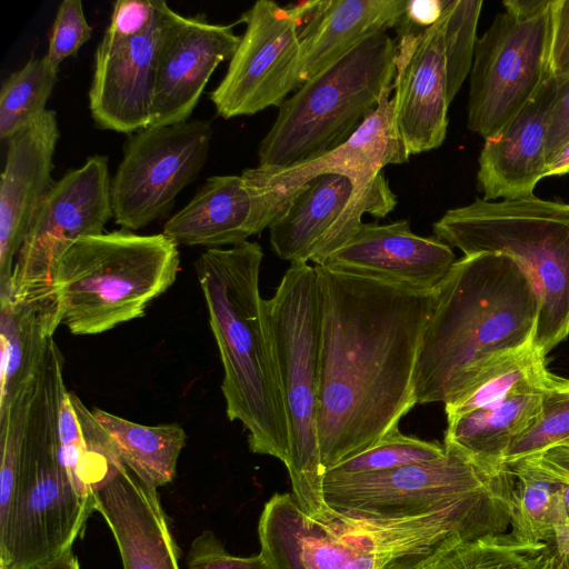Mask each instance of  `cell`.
Instances as JSON below:
<instances>
[{
  "mask_svg": "<svg viewBox=\"0 0 569 569\" xmlns=\"http://www.w3.org/2000/svg\"><path fill=\"white\" fill-rule=\"evenodd\" d=\"M240 39L232 24L174 12L160 50L149 127L188 121L211 74L232 58Z\"/></svg>",
  "mask_w": 569,
  "mask_h": 569,
  "instance_id": "obj_18",
  "label": "cell"
},
{
  "mask_svg": "<svg viewBox=\"0 0 569 569\" xmlns=\"http://www.w3.org/2000/svg\"><path fill=\"white\" fill-rule=\"evenodd\" d=\"M396 58L395 39L379 33L303 82L278 107L258 167L300 166L342 144L393 87Z\"/></svg>",
  "mask_w": 569,
  "mask_h": 569,
  "instance_id": "obj_7",
  "label": "cell"
},
{
  "mask_svg": "<svg viewBox=\"0 0 569 569\" xmlns=\"http://www.w3.org/2000/svg\"><path fill=\"white\" fill-rule=\"evenodd\" d=\"M267 330L284 405L289 455L284 463L303 511L327 525L335 513L322 495L317 415L319 399V298L315 267L290 263L270 299Z\"/></svg>",
  "mask_w": 569,
  "mask_h": 569,
  "instance_id": "obj_8",
  "label": "cell"
},
{
  "mask_svg": "<svg viewBox=\"0 0 569 569\" xmlns=\"http://www.w3.org/2000/svg\"><path fill=\"white\" fill-rule=\"evenodd\" d=\"M560 80L559 96L549 120L546 141L547 162L569 140V78Z\"/></svg>",
  "mask_w": 569,
  "mask_h": 569,
  "instance_id": "obj_40",
  "label": "cell"
},
{
  "mask_svg": "<svg viewBox=\"0 0 569 569\" xmlns=\"http://www.w3.org/2000/svg\"><path fill=\"white\" fill-rule=\"evenodd\" d=\"M161 0H119L113 4L104 33L113 38H132L148 31L160 9Z\"/></svg>",
  "mask_w": 569,
  "mask_h": 569,
  "instance_id": "obj_38",
  "label": "cell"
},
{
  "mask_svg": "<svg viewBox=\"0 0 569 569\" xmlns=\"http://www.w3.org/2000/svg\"><path fill=\"white\" fill-rule=\"evenodd\" d=\"M92 29L87 22L80 0H63L57 11L46 58L59 70L60 64L91 38Z\"/></svg>",
  "mask_w": 569,
  "mask_h": 569,
  "instance_id": "obj_36",
  "label": "cell"
},
{
  "mask_svg": "<svg viewBox=\"0 0 569 569\" xmlns=\"http://www.w3.org/2000/svg\"><path fill=\"white\" fill-rule=\"evenodd\" d=\"M113 218L108 158L94 154L54 181L39 203L17 254L10 288L13 301L54 298L56 263L76 240L104 232Z\"/></svg>",
  "mask_w": 569,
  "mask_h": 569,
  "instance_id": "obj_11",
  "label": "cell"
},
{
  "mask_svg": "<svg viewBox=\"0 0 569 569\" xmlns=\"http://www.w3.org/2000/svg\"><path fill=\"white\" fill-rule=\"evenodd\" d=\"M212 136L210 121L198 119L129 134L111 178L114 222L133 231L170 212L202 170Z\"/></svg>",
  "mask_w": 569,
  "mask_h": 569,
  "instance_id": "obj_12",
  "label": "cell"
},
{
  "mask_svg": "<svg viewBox=\"0 0 569 569\" xmlns=\"http://www.w3.org/2000/svg\"><path fill=\"white\" fill-rule=\"evenodd\" d=\"M262 259L261 247L244 241L207 249L193 266L223 368L227 417L241 422L251 452L284 465L289 432L259 290Z\"/></svg>",
  "mask_w": 569,
  "mask_h": 569,
  "instance_id": "obj_3",
  "label": "cell"
},
{
  "mask_svg": "<svg viewBox=\"0 0 569 569\" xmlns=\"http://www.w3.org/2000/svg\"><path fill=\"white\" fill-rule=\"evenodd\" d=\"M0 309V409H3L34 380L61 321L54 298L18 302L1 297Z\"/></svg>",
  "mask_w": 569,
  "mask_h": 569,
  "instance_id": "obj_27",
  "label": "cell"
},
{
  "mask_svg": "<svg viewBox=\"0 0 569 569\" xmlns=\"http://www.w3.org/2000/svg\"><path fill=\"white\" fill-rule=\"evenodd\" d=\"M58 71L46 56L29 60L10 74L0 90V139L8 140L43 113Z\"/></svg>",
  "mask_w": 569,
  "mask_h": 569,
  "instance_id": "obj_32",
  "label": "cell"
},
{
  "mask_svg": "<svg viewBox=\"0 0 569 569\" xmlns=\"http://www.w3.org/2000/svg\"><path fill=\"white\" fill-rule=\"evenodd\" d=\"M297 192L258 184L243 173L213 176L167 220L162 233L178 246H234L269 228Z\"/></svg>",
  "mask_w": 569,
  "mask_h": 569,
  "instance_id": "obj_17",
  "label": "cell"
},
{
  "mask_svg": "<svg viewBox=\"0 0 569 569\" xmlns=\"http://www.w3.org/2000/svg\"><path fill=\"white\" fill-rule=\"evenodd\" d=\"M508 468L516 479L511 536L523 543L553 545V527L566 510L562 482L533 458L519 460Z\"/></svg>",
  "mask_w": 569,
  "mask_h": 569,
  "instance_id": "obj_30",
  "label": "cell"
},
{
  "mask_svg": "<svg viewBox=\"0 0 569 569\" xmlns=\"http://www.w3.org/2000/svg\"><path fill=\"white\" fill-rule=\"evenodd\" d=\"M94 510L106 520L123 569H180L179 550L158 493L149 490L120 456L91 486Z\"/></svg>",
  "mask_w": 569,
  "mask_h": 569,
  "instance_id": "obj_21",
  "label": "cell"
},
{
  "mask_svg": "<svg viewBox=\"0 0 569 569\" xmlns=\"http://www.w3.org/2000/svg\"><path fill=\"white\" fill-rule=\"evenodd\" d=\"M259 555L269 569H383L373 551L312 519L293 493H274L258 523Z\"/></svg>",
  "mask_w": 569,
  "mask_h": 569,
  "instance_id": "obj_23",
  "label": "cell"
},
{
  "mask_svg": "<svg viewBox=\"0 0 569 569\" xmlns=\"http://www.w3.org/2000/svg\"><path fill=\"white\" fill-rule=\"evenodd\" d=\"M561 495L569 518V483H561Z\"/></svg>",
  "mask_w": 569,
  "mask_h": 569,
  "instance_id": "obj_45",
  "label": "cell"
},
{
  "mask_svg": "<svg viewBox=\"0 0 569 569\" xmlns=\"http://www.w3.org/2000/svg\"><path fill=\"white\" fill-rule=\"evenodd\" d=\"M432 231L463 256L506 254L528 272L539 299L533 345L543 357L569 336V202L477 198L447 210Z\"/></svg>",
  "mask_w": 569,
  "mask_h": 569,
  "instance_id": "obj_5",
  "label": "cell"
},
{
  "mask_svg": "<svg viewBox=\"0 0 569 569\" xmlns=\"http://www.w3.org/2000/svg\"><path fill=\"white\" fill-rule=\"evenodd\" d=\"M443 446L440 458L391 470L325 472V503L338 517L371 522L411 519L463 503L512 506L516 479L508 466L482 463Z\"/></svg>",
  "mask_w": 569,
  "mask_h": 569,
  "instance_id": "obj_9",
  "label": "cell"
},
{
  "mask_svg": "<svg viewBox=\"0 0 569 569\" xmlns=\"http://www.w3.org/2000/svg\"><path fill=\"white\" fill-rule=\"evenodd\" d=\"M317 430L323 471L376 445L417 403L415 370L436 302L417 290L315 266Z\"/></svg>",
  "mask_w": 569,
  "mask_h": 569,
  "instance_id": "obj_1",
  "label": "cell"
},
{
  "mask_svg": "<svg viewBox=\"0 0 569 569\" xmlns=\"http://www.w3.org/2000/svg\"><path fill=\"white\" fill-rule=\"evenodd\" d=\"M569 440V380L556 377L546 389L541 408L532 422L511 442L502 463L538 456Z\"/></svg>",
  "mask_w": 569,
  "mask_h": 569,
  "instance_id": "obj_33",
  "label": "cell"
},
{
  "mask_svg": "<svg viewBox=\"0 0 569 569\" xmlns=\"http://www.w3.org/2000/svg\"><path fill=\"white\" fill-rule=\"evenodd\" d=\"M413 569H557L553 545L523 543L511 533L449 537Z\"/></svg>",
  "mask_w": 569,
  "mask_h": 569,
  "instance_id": "obj_29",
  "label": "cell"
},
{
  "mask_svg": "<svg viewBox=\"0 0 569 569\" xmlns=\"http://www.w3.org/2000/svg\"><path fill=\"white\" fill-rule=\"evenodd\" d=\"M32 569H80L78 558L72 552V549L68 550L60 557L34 567Z\"/></svg>",
  "mask_w": 569,
  "mask_h": 569,
  "instance_id": "obj_43",
  "label": "cell"
},
{
  "mask_svg": "<svg viewBox=\"0 0 569 569\" xmlns=\"http://www.w3.org/2000/svg\"><path fill=\"white\" fill-rule=\"evenodd\" d=\"M550 72L569 78V0L551 2Z\"/></svg>",
  "mask_w": 569,
  "mask_h": 569,
  "instance_id": "obj_39",
  "label": "cell"
},
{
  "mask_svg": "<svg viewBox=\"0 0 569 569\" xmlns=\"http://www.w3.org/2000/svg\"><path fill=\"white\" fill-rule=\"evenodd\" d=\"M59 137L56 111L47 109L7 140L0 181V295L10 288L32 217L54 182L51 171Z\"/></svg>",
  "mask_w": 569,
  "mask_h": 569,
  "instance_id": "obj_20",
  "label": "cell"
},
{
  "mask_svg": "<svg viewBox=\"0 0 569 569\" xmlns=\"http://www.w3.org/2000/svg\"><path fill=\"white\" fill-rule=\"evenodd\" d=\"M538 316L530 276L511 257L455 261L436 287L413 377L417 403L455 401L492 362L533 343Z\"/></svg>",
  "mask_w": 569,
  "mask_h": 569,
  "instance_id": "obj_2",
  "label": "cell"
},
{
  "mask_svg": "<svg viewBox=\"0 0 569 569\" xmlns=\"http://www.w3.org/2000/svg\"><path fill=\"white\" fill-rule=\"evenodd\" d=\"M246 30L220 83L209 94L223 119L279 107L302 84L299 21L289 8L259 0L244 11Z\"/></svg>",
  "mask_w": 569,
  "mask_h": 569,
  "instance_id": "obj_13",
  "label": "cell"
},
{
  "mask_svg": "<svg viewBox=\"0 0 569 569\" xmlns=\"http://www.w3.org/2000/svg\"><path fill=\"white\" fill-rule=\"evenodd\" d=\"M442 0L408 1L402 22L426 29L438 21L442 13Z\"/></svg>",
  "mask_w": 569,
  "mask_h": 569,
  "instance_id": "obj_41",
  "label": "cell"
},
{
  "mask_svg": "<svg viewBox=\"0 0 569 569\" xmlns=\"http://www.w3.org/2000/svg\"><path fill=\"white\" fill-rule=\"evenodd\" d=\"M557 569H569V550L557 552Z\"/></svg>",
  "mask_w": 569,
  "mask_h": 569,
  "instance_id": "obj_44",
  "label": "cell"
},
{
  "mask_svg": "<svg viewBox=\"0 0 569 569\" xmlns=\"http://www.w3.org/2000/svg\"><path fill=\"white\" fill-rule=\"evenodd\" d=\"M92 415L110 436L122 461L151 491L172 481L187 433L179 423L144 426L99 408Z\"/></svg>",
  "mask_w": 569,
  "mask_h": 569,
  "instance_id": "obj_28",
  "label": "cell"
},
{
  "mask_svg": "<svg viewBox=\"0 0 569 569\" xmlns=\"http://www.w3.org/2000/svg\"><path fill=\"white\" fill-rule=\"evenodd\" d=\"M552 2V0H551ZM551 3L539 12L505 10L477 39L470 70L467 126L487 139L538 92L550 72Z\"/></svg>",
  "mask_w": 569,
  "mask_h": 569,
  "instance_id": "obj_10",
  "label": "cell"
},
{
  "mask_svg": "<svg viewBox=\"0 0 569 569\" xmlns=\"http://www.w3.org/2000/svg\"><path fill=\"white\" fill-rule=\"evenodd\" d=\"M396 206L385 177L358 188L343 174L323 173L302 186L270 224L269 241L280 259L318 266L356 232L363 214L385 218Z\"/></svg>",
  "mask_w": 569,
  "mask_h": 569,
  "instance_id": "obj_14",
  "label": "cell"
},
{
  "mask_svg": "<svg viewBox=\"0 0 569 569\" xmlns=\"http://www.w3.org/2000/svg\"><path fill=\"white\" fill-rule=\"evenodd\" d=\"M445 453L443 443L403 435L398 427L386 433L371 448L339 462L326 472L333 475L380 472L435 460Z\"/></svg>",
  "mask_w": 569,
  "mask_h": 569,
  "instance_id": "obj_34",
  "label": "cell"
},
{
  "mask_svg": "<svg viewBox=\"0 0 569 569\" xmlns=\"http://www.w3.org/2000/svg\"><path fill=\"white\" fill-rule=\"evenodd\" d=\"M545 358L533 343L499 358L455 401L445 405L447 419L497 402L522 383L549 380L552 375Z\"/></svg>",
  "mask_w": 569,
  "mask_h": 569,
  "instance_id": "obj_31",
  "label": "cell"
},
{
  "mask_svg": "<svg viewBox=\"0 0 569 569\" xmlns=\"http://www.w3.org/2000/svg\"><path fill=\"white\" fill-rule=\"evenodd\" d=\"M178 244L166 234L121 229L82 237L58 259L51 281L61 325L98 335L146 315L176 281Z\"/></svg>",
  "mask_w": 569,
  "mask_h": 569,
  "instance_id": "obj_6",
  "label": "cell"
},
{
  "mask_svg": "<svg viewBox=\"0 0 569 569\" xmlns=\"http://www.w3.org/2000/svg\"><path fill=\"white\" fill-rule=\"evenodd\" d=\"M555 379L522 383L497 402L447 419L443 443L479 462L506 466L507 449L537 417L543 393Z\"/></svg>",
  "mask_w": 569,
  "mask_h": 569,
  "instance_id": "obj_26",
  "label": "cell"
},
{
  "mask_svg": "<svg viewBox=\"0 0 569 569\" xmlns=\"http://www.w3.org/2000/svg\"><path fill=\"white\" fill-rule=\"evenodd\" d=\"M174 12L161 0L144 33L132 38L103 33L89 89V109L98 128L131 134L150 126L160 50Z\"/></svg>",
  "mask_w": 569,
  "mask_h": 569,
  "instance_id": "obj_15",
  "label": "cell"
},
{
  "mask_svg": "<svg viewBox=\"0 0 569 569\" xmlns=\"http://www.w3.org/2000/svg\"><path fill=\"white\" fill-rule=\"evenodd\" d=\"M188 569H269L260 555L237 557L209 530L197 536L187 555Z\"/></svg>",
  "mask_w": 569,
  "mask_h": 569,
  "instance_id": "obj_37",
  "label": "cell"
},
{
  "mask_svg": "<svg viewBox=\"0 0 569 569\" xmlns=\"http://www.w3.org/2000/svg\"><path fill=\"white\" fill-rule=\"evenodd\" d=\"M569 173V140L547 162L545 177Z\"/></svg>",
  "mask_w": 569,
  "mask_h": 569,
  "instance_id": "obj_42",
  "label": "cell"
},
{
  "mask_svg": "<svg viewBox=\"0 0 569 569\" xmlns=\"http://www.w3.org/2000/svg\"><path fill=\"white\" fill-rule=\"evenodd\" d=\"M561 80L552 74L535 97L497 133L485 139L478 159L477 186L489 201L533 196L546 178L549 120Z\"/></svg>",
  "mask_w": 569,
  "mask_h": 569,
  "instance_id": "obj_22",
  "label": "cell"
},
{
  "mask_svg": "<svg viewBox=\"0 0 569 569\" xmlns=\"http://www.w3.org/2000/svg\"><path fill=\"white\" fill-rule=\"evenodd\" d=\"M455 261L451 247L435 236H418L408 220H398L386 224L362 222L318 266L430 290L442 281Z\"/></svg>",
  "mask_w": 569,
  "mask_h": 569,
  "instance_id": "obj_19",
  "label": "cell"
},
{
  "mask_svg": "<svg viewBox=\"0 0 569 569\" xmlns=\"http://www.w3.org/2000/svg\"><path fill=\"white\" fill-rule=\"evenodd\" d=\"M392 89L383 93L358 129L329 153L300 166L280 170L256 167L242 173L258 184L284 191H297L323 173L343 174L358 188L373 184L385 177L386 166L409 159L396 126Z\"/></svg>",
  "mask_w": 569,
  "mask_h": 569,
  "instance_id": "obj_24",
  "label": "cell"
},
{
  "mask_svg": "<svg viewBox=\"0 0 569 569\" xmlns=\"http://www.w3.org/2000/svg\"><path fill=\"white\" fill-rule=\"evenodd\" d=\"M406 0H316L299 28L302 82L368 38L398 28Z\"/></svg>",
  "mask_w": 569,
  "mask_h": 569,
  "instance_id": "obj_25",
  "label": "cell"
},
{
  "mask_svg": "<svg viewBox=\"0 0 569 569\" xmlns=\"http://www.w3.org/2000/svg\"><path fill=\"white\" fill-rule=\"evenodd\" d=\"M443 4V0H442ZM446 14L426 29L398 26L393 79L395 119L407 156L442 144L448 128V86L445 57Z\"/></svg>",
  "mask_w": 569,
  "mask_h": 569,
  "instance_id": "obj_16",
  "label": "cell"
},
{
  "mask_svg": "<svg viewBox=\"0 0 569 569\" xmlns=\"http://www.w3.org/2000/svg\"><path fill=\"white\" fill-rule=\"evenodd\" d=\"M481 7V0H443L445 57L450 103L472 67Z\"/></svg>",
  "mask_w": 569,
  "mask_h": 569,
  "instance_id": "obj_35",
  "label": "cell"
},
{
  "mask_svg": "<svg viewBox=\"0 0 569 569\" xmlns=\"http://www.w3.org/2000/svg\"><path fill=\"white\" fill-rule=\"evenodd\" d=\"M63 365L52 338L30 389L13 486L0 502V569H32L60 557L94 511L62 457Z\"/></svg>",
  "mask_w": 569,
  "mask_h": 569,
  "instance_id": "obj_4",
  "label": "cell"
}]
</instances>
